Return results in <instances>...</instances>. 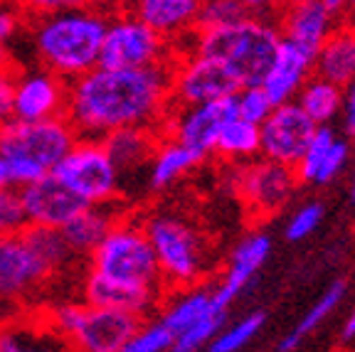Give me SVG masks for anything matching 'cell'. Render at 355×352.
<instances>
[{
	"label": "cell",
	"mask_w": 355,
	"mask_h": 352,
	"mask_svg": "<svg viewBox=\"0 0 355 352\" xmlns=\"http://www.w3.org/2000/svg\"><path fill=\"white\" fill-rule=\"evenodd\" d=\"M282 0H242V6L247 8L250 15H264L269 17V12H277Z\"/></svg>",
	"instance_id": "cell-45"
},
{
	"label": "cell",
	"mask_w": 355,
	"mask_h": 352,
	"mask_svg": "<svg viewBox=\"0 0 355 352\" xmlns=\"http://www.w3.org/2000/svg\"><path fill=\"white\" fill-rule=\"evenodd\" d=\"M17 33H20V17H17V12L8 6H0V55L15 39Z\"/></svg>",
	"instance_id": "cell-43"
},
{
	"label": "cell",
	"mask_w": 355,
	"mask_h": 352,
	"mask_svg": "<svg viewBox=\"0 0 355 352\" xmlns=\"http://www.w3.org/2000/svg\"><path fill=\"white\" fill-rule=\"evenodd\" d=\"M3 187H15V185H12V175H10L8 160L0 155V190H3Z\"/></svg>",
	"instance_id": "cell-47"
},
{
	"label": "cell",
	"mask_w": 355,
	"mask_h": 352,
	"mask_svg": "<svg viewBox=\"0 0 355 352\" xmlns=\"http://www.w3.org/2000/svg\"><path fill=\"white\" fill-rule=\"evenodd\" d=\"M277 17L282 37L299 44L301 50L313 57L336 28V15L326 10L321 0H282L277 8Z\"/></svg>",
	"instance_id": "cell-17"
},
{
	"label": "cell",
	"mask_w": 355,
	"mask_h": 352,
	"mask_svg": "<svg viewBox=\"0 0 355 352\" xmlns=\"http://www.w3.org/2000/svg\"><path fill=\"white\" fill-rule=\"evenodd\" d=\"M348 160H350V143L345 138H336L331 150H328L326 160L321 163V170H318L313 185H328V182H333L343 173V168L348 166Z\"/></svg>",
	"instance_id": "cell-40"
},
{
	"label": "cell",
	"mask_w": 355,
	"mask_h": 352,
	"mask_svg": "<svg viewBox=\"0 0 355 352\" xmlns=\"http://www.w3.org/2000/svg\"><path fill=\"white\" fill-rule=\"evenodd\" d=\"M121 217L123 212L119 207V200L104 204H87L69 225L62 227V237L74 256H84V254L94 252L96 244L106 237V231Z\"/></svg>",
	"instance_id": "cell-24"
},
{
	"label": "cell",
	"mask_w": 355,
	"mask_h": 352,
	"mask_svg": "<svg viewBox=\"0 0 355 352\" xmlns=\"http://www.w3.org/2000/svg\"><path fill=\"white\" fill-rule=\"evenodd\" d=\"M222 323H225V313H212L207 318H202L200 323H195L188 331L178 333L173 337L168 352H198L202 347H207V342L222 331Z\"/></svg>",
	"instance_id": "cell-34"
},
{
	"label": "cell",
	"mask_w": 355,
	"mask_h": 352,
	"mask_svg": "<svg viewBox=\"0 0 355 352\" xmlns=\"http://www.w3.org/2000/svg\"><path fill=\"white\" fill-rule=\"evenodd\" d=\"M146 237L153 247L163 283L175 288L193 286L205 271V242L188 220L178 215H153L144 222Z\"/></svg>",
	"instance_id": "cell-7"
},
{
	"label": "cell",
	"mask_w": 355,
	"mask_h": 352,
	"mask_svg": "<svg viewBox=\"0 0 355 352\" xmlns=\"http://www.w3.org/2000/svg\"><path fill=\"white\" fill-rule=\"evenodd\" d=\"M212 153L222 158H252L259 153V126L250 121H242L239 116H232L222 123L220 133L215 138Z\"/></svg>",
	"instance_id": "cell-29"
},
{
	"label": "cell",
	"mask_w": 355,
	"mask_h": 352,
	"mask_svg": "<svg viewBox=\"0 0 355 352\" xmlns=\"http://www.w3.org/2000/svg\"><path fill=\"white\" fill-rule=\"evenodd\" d=\"M67 87H69V82L47 72L42 67L17 72L12 118H17V121H44V118L64 116Z\"/></svg>",
	"instance_id": "cell-16"
},
{
	"label": "cell",
	"mask_w": 355,
	"mask_h": 352,
	"mask_svg": "<svg viewBox=\"0 0 355 352\" xmlns=\"http://www.w3.org/2000/svg\"><path fill=\"white\" fill-rule=\"evenodd\" d=\"M340 111H343L345 131L353 136L355 133V79L343 87V106H340Z\"/></svg>",
	"instance_id": "cell-44"
},
{
	"label": "cell",
	"mask_w": 355,
	"mask_h": 352,
	"mask_svg": "<svg viewBox=\"0 0 355 352\" xmlns=\"http://www.w3.org/2000/svg\"><path fill=\"white\" fill-rule=\"evenodd\" d=\"M343 15H348L350 22H355V0H348V3H345V12H343Z\"/></svg>",
	"instance_id": "cell-50"
},
{
	"label": "cell",
	"mask_w": 355,
	"mask_h": 352,
	"mask_svg": "<svg viewBox=\"0 0 355 352\" xmlns=\"http://www.w3.org/2000/svg\"><path fill=\"white\" fill-rule=\"evenodd\" d=\"M89 271L121 286L163 291L161 269L146 237L144 222L121 217L89 254Z\"/></svg>",
	"instance_id": "cell-5"
},
{
	"label": "cell",
	"mask_w": 355,
	"mask_h": 352,
	"mask_svg": "<svg viewBox=\"0 0 355 352\" xmlns=\"http://www.w3.org/2000/svg\"><path fill=\"white\" fill-rule=\"evenodd\" d=\"M94 3H99V8H121L131 0H94Z\"/></svg>",
	"instance_id": "cell-49"
},
{
	"label": "cell",
	"mask_w": 355,
	"mask_h": 352,
	"mask_svg": "<svg viewBox=\"0 0 355 352\" xmlns=\"http://www.w3.org/2000/svg\"><path fill=\"white\" fill-rule=\"evenodd\" d=\"M336 131H333L331 126H316V131H313V138L309 141V146H306L304 155H301L299 166L294 168L296 170V177H299V182H316V175L318 170H321V163L326 160L328 150H331L333 141H336Z\"/></svg>",
	"instance_id": "cell-33"
},
{
	"label": "cell",
	"mask_w": 355,
	"mask_h": 352,
	"mask_svg": "<svg viewBox=\"0 0 355 352\" xmlns=\"http://www.w3.org/2000/svg\"><path fill=\"white\" fill-rule=\"evenodd\" d=\"M17 72L20 69L0 55V128L12 121V96H15Z\"/></svg>",
	"instance_id": "cell-41"
},
{
	"label": "cell",
	"mask_w": 355,
	"mask_h": 352,
	"mask_svg": "<svg viewBox=\"0 0 355 352\" xmlns=\"http://www.w3.org/2000/svg\"><path fill=\"white\" fill-rule=\"evenodd\" d=\"M343 296H345V283H343V281H336V283H331V288H328V291L323 293L316 303H313V308H311L309 313L299 320V325H296L294 331L288 333L286 337H282V342L277 345V352H294L296 347L301 345V340L309 335V333L316 331L318 325H321L323 320L333 313V310L338 308V303L343 301Z\"/></svg>",
	"instance_id": "cell-30"
},
{
	"label": "cell",
	"mask_w": 355,
	"mask_h": 352,
	"mask_svg": "<svg viewBox=\"0 0 355 352\" xmlns=\"http://www.w3.org/2000/svg\"><path fill=\"white\" fill-rule=\"evenodd\" d=\"M299 182L296 170L274 160H254L239 168L234 185L244 202L259 215H272L286 204Z\"/></svg>",
	"instance_id": "cell-14"
},
{
	"label": "cell",
	"mask_w": 355,
	"mask_h": 352,
	"mask_svg": "<svg viewBox=\"0 0 355 352\" xmlns=\"http://www.w3.org/2000/svg\"><path fill=\"white\" fill-rule=\"evenodd\" d=\"M77 138L64 116L44 121H8L0 128V155L10 166L12 185L25 187L52 173Z\"/></svg>",
	"instance_id": "cell-4"
},
{
	"label": "cell",
	"mask_w": 355,
	"mask_h": 352,
	"mask_svg": "<svg viewBox=\"0 0 355 352\" xmlns=\"http://www.w3.org/2000/svg\"><path fill=\"white\" fill-rule=\"evenodd\" d=\"M353 138H355V133H353Z\"/></svg>",
	"instance_id": "cell-53"
},
{
	"label": "cell",
	"mask_w": 355,
	"mask_h": 352,
	"mask_svg": "<svg viewBox=\"0 0 355 352\" xmlns=\"http://www.w3.org/2000/svg\"><path fill=\"white\" fill-rule=\"evenodd\" d=\"M316 123L301 111L296 101L279 104L259 123V153L266 160L296 168L306 146L313 138Z\"/></svg>",
	"instance_id": "cell-12"
},
{
	"label": "cell",
	"mask_w": 355,
	"mask_h": 352,
	"mask_svg": "<svg viewBox=\"0 0 355 352\" xmlns=\"http://www.w3.org/2000/svg\"><path fill=\"white\" fill-rule=\"evenodd\" d=\"M47 323L64 337L72 352H121L144 325V318L128 310L67 301L50 310Z\"/></svg>",
	"instance_id": "cell-6"
},
{
	"label": "cell",
	"mask_w": 355,
	"mask_h": 352,
	"mask_svg": "<svg viewBox=\"0 0 355 352\" xmlns=\"http://www.w3.org/2000/svg\"><path fill=\"white\" fill-rule=\"evenodd\" d=\"M15 3L20 10L30 12L33 17H40V15H52V12L92 6L94 0H15Z\"/></svg>",
	"instance_id": "cell-42"
},
{
	"label": "cell",
	"mask_w": 355,
	"mask_h": 352,
	"mask_svg": "<svg viewBox=\"0 0 355 352\" xmlns=\"http://www.w3.org/2000/svg\"><path fill=\"white\" fill-rule=\"evenodd\" d=\"M55 271L40 259L22 234L0 237V301H22L33 296Z\"/></svg>",
	"instance_id": "cell-13"
},
{
	"label": "cell",
	"mask_w": 355,
	"mask_h": 352,
	"mask_svg": "<svg viewBox=\"0 0 355 352\" xmlns=\"http://www.w3.org/2000/svg\"><path fill=\"white\" fill-rule=\"evenodd\" d=\"M0 352H72L67 340L47 320L37 323H0Z\"/></svg>",
	"instance_id": "cell-25"
},
{
	"label": "cell",
	"mask_w": 355,
	"mask_h": 352,
	"mask_svg": "<svg viewBox=\"0 0 355 352\" xmlns=\"http://www.w3.org/2000/svg\"><path fill=\"white\" fill-rule=\"evenodd\" d=\"M202 155L195 150L185 148V146L175 143L171 138H166V143H158L153 158L148 163V185L153 190H166L173 182H178L183 175H188L195 166L202 163Z\"/></svg>",
	"instance_id": "cell-26"
},
{
	"label": "cell",
	"mask_w": 355,
	"mask_h": 352,
	"mask_svg": "<svg viewBox=\"0 0 355 352\" xmlns=\"http://www.w3.org/2000/svg\"><path fill=\"white\" fill-rule=\"evenodd\" d=\"M171 42L141 22L133 12H116L109 17L101 42L99 64L116 69H139L168 62Z\"/></svg>",
	"instance_id": "cell-9"
},
{
	"label": "cell",
	"mask_w": 355,
	"mask_h": 352,
	"mask_svg": "<svg viewBox=\"0 0 355 352\" xmlns=\"http://www.w3.org/2000/svg\"><path fill=\"white\" fill-rule=\"evenodd\" d=\"M0 306H3V301H0Z\"/></svg>",
	"instance_id": "cell-52"
},
{
	"label": "cell",
	"mask_w": 355,
	"mask_h": 352,
	"mask_svg": "<svg viewBox=\"0 0 355 352\" xmlns=\"http://www.w3.org/2000/svg\"><path fill=\"white\" fill-rule=\"evenodd\" d=\"M106 22L109 15L94 6L40 15L28 30L30 50L42 69L72 82L99 64Z\"/></svg>",
	"instance_id": "cell-2"
},
{
	"label": "cell",
	"mask_w": 355,
	"mask_h": 352,
	"mask_svg": "<svg viewBox=\"0 0 355 352\" xmlns=\"http://www.w3.org/2000/svg\"><path fill=\"white\" fill-rule=\"evenodd\" d=\"M234 104H237V116L242 121H250L254 126H259L266 116L272 114L274 104L269 101L266 91L261 89V84L254 87H242L234 94Z\"/></svg>",
	"instance_id": "cell-36"
},
{
	"label": "cell",
	"mask_w": 355,
	"mask_h": 352,
	"mask_svg": "<svg viewBox=\"0 0 355 352\" xmlns=\"http://www.w3.org/2000/svg\"><path fill=\"white\" fill-rule=\"evenodd\" d=\"M20 234L25 237V242L35 249V254H37L40 259L50 266L55 274L60 269H64L67 261L74 256L72 249L67 247L64 237H62V229H50V227H30L28 225Z\"/></svg>",
	"instance_id": "cell-31"
},
{
	"label": "cell",
	"mask_w": 355,
	"mask_h": 352,
	"mask_svg": "<svg viewBox=\"0 0 355 352\" xmlns=\"http://www.w3.org/2000/svg\"><path fill=\"white\" fill-rule=\"evenodd\" d=\"M28 227L25 209H22L20 187H3L0 190V237L20 234Z\"/></svg>",
	"instance_id": "cell-37"
},
{
	"label": "cell",
	"mask_w": 355,
	"mask_h": 352,
	"mask_svg": "<svg viewBox=\"0 0 355 352\" xmlns=\"http://www.w3.org/2000/svg\"><path fill=\"white\" fill-rule=\"evenodd\" d=\"M269 254H272V237L261 234V231L250 234V237L242 239L234 247L232 256H230L227 274H225L220 286L212 291V306H215V310L227 313L230 303L254 281L257 271L266 264Z\"/></svg>",
	"instance_id": "cell-18"
},
{
	"label": "cell",
	"mask_w": 355,
	"mask_h": 352,
	"mask_svg": "<svg viewBox=\"0 0 355 352\" xmlns=\"http://www.w3.org/2000/svg\"><path fill=\"white\" fill-rule=\"evenodd\" d=\"M355 337V308L350 310V315L345 318L343 323V331H340V340L343 342H350Z\"/></svg>",
	"instance_id": "cell-46"
},
{
	"label": "cell",
	"mask_w": 355,
	"mask_h": 352,
	"mask_svg": "<svg viewBox=\"0 0 355 352\" xmlns=\"http://www.w3.org/2000/svg\"><path fill=\"white\" fill-rule=\"evenodd\" d=\"M212 313H222V310H215V306H212V291H207V288H195V291L180 293V296L163 310L158 320L166 325L173 335H178V333L188 331V328H193L195 323H200V320Z\"/></svg>",
	"instance_id": "cell-28"
},
{
	"label": "cell",
	"mask_w": 355,
	"mask_h": 352,
	"mask_svg": "<svg viewBox=\"0 0 355 352\" xmlns=\"http://www.w3.org/2000/svg\"><path fill=\"white\" fill-rule=\"evenodd\" d=\"M173 337L175 335L168 331L166 325L161 320H155V323L141 325L136 335L123 345L121 352H168Z\"/></svg>",
	"instance_id": "cell-38"
},
{
	"label": "cell",
	"mask_w": 355,
	"mask_h": 352,
	"mask_svg": "<svg viewBox=\"0 0 355 352\" xmlns=\"http://www.w3.org/2000/svg\"><path fill=\"white\" fill-rule=\"evenodd\" d=\"M294 101L316 126H326L328 121H333L340 114L343 89L338 84H331L326 79L316 77V74H311L304 82V87L299 89Z\"/></svg>",
	"instance_id": "cell-27"
},
{
	"label": "cell",
	"mask_w": 355,
	"mask_h": 352,
	"mask_svg": "<svg viewBox=\"0 0 355 352\" xmlns=\"http://www.w3.org/2000/svg\"><path fill=\"white\" fill-rule=\"evenodd\" d=\"M190 37L193 44L188 52L220 62L234 77L239 89L261 84L282 44L279 28L264 15H247L220 28L195 30Z\"/></svg>",
	"instance_id": "cell-3"
},
{
	"label": "cell",
	"mask_w": 355,
	"mask_h": 352,
	"mask_svg": "<svg viewBox=\"0 0 355 352\" xmlns=\"http://www.w3.org/2000/svg\"><path fill=\"white\" fill-rule=\"evenodd\" d=\"M323 215H326V209H323L321 202H309L299 207L291 215V220L286 222V239L288 242H301L309 234H313L321 225Z\"/></svg>",
	"instance_id": "cell-39"
},
{
	"label": "cell",
	"mask_w": 355,
	"mask_h": 352,
	"mask_svg": "<svg viewBox=\"0 0 355 352\" xmlns=\"http://www.w3.org/2000/svg\"><path fill=\"white\" fill-rule=\"evenodd\" d=\"M99 141L104 143L111 163L116 168L119 180H123L136 173L148 170V163L158 143L163 141V133L150 126H128L106 133Z\"/></svg>",
	"instance_id": "cell-19"
},
{
	"label": "cell",
	"mask_w": 355,
	"mask_h": 352,
	"mask_svg": "<svg viewBox=\"0 0 355 352\" xmlns=\"http://www.w3.org/2000/svg\"><path fill=\"white\" fill-rule=\"evenodd\" d=\"M323 6H326V10L331 12V15H343L345 12V3H348V0H321Z\"/></svg>",
	"instance_id": "cell-48"
},
{
	"label": "cell",
	"mask_w": 355,
	"mask_h": 352,
	"mask_svg": "<svg viewBox=\"0 0 355 352\" xmlns=\"http://www.w3.org/2000/svg\"><path fill=\"white\" fill-rule=\"evenodd\" d=\"M202 0H131V12L168 42L190 37L198 30Z\"/></svg>",
	"instance_id": "cell-21"
},
{
	"label": "cell",
	"mask_w": 355,
	"mask_h": 352,
	"mask_svg": "<svg viewBox=\"0 0 355 352\" xmlns=\"http://www.w3.org/2000/svg\"><path fill=\"white\" fill-rule=\"evenodd\" d=\"M247 15L250 12L242 6V0H202L198 15V30L230 25V22H237Z\"/></svg>",
	"instance_id": "cell-35"
},
{
	"label": "cell",
	"mask_w": 355,
	"mask_h": 352,
	"mask_svg": "<svg viewBox=\"0 0 355 352\" xmlns=\"http://www.w3.org/2000/svg\"><path fill=\"white\" fill-rule=\"evenodd\" d=\"M232 116H237L234 94L225 96V99L207 101V104L171 106L158 131L166 133V138H171L175 143L207 158L212 153V146H215V138L220 133L222 123Z\"/></svg>",
	"instance_id": "cell-11"
},
{
	"label": "cell",
	"mask_w": 355,
	"mask_h": 352,
	"mask_svg": "<svg viewBox=\"0 0 355 352\" xmlns=\"http://www.w3.org/2000/svg\"><path fill=\"white\" fill-rule=\"evenodd\" d=\"M52 173L89 204L114 202L121 193L116 168L96 138H77Z\"/></svg>",
	"instance_id": "cell-8"
},
{
	"label": "cell",
	"mask_w": 355,
	"mask_h": 352,
	"mask_svg": "<svg viewBox=\"0 0 355 352\" xmlns=\"http://www.w3.org/2000/svg\"><path fill=\"white\" fill-rule=\"evenodd\" d=\"M350 195H353V200H355V175H353V185H350Z\"/></svg>",
	"instance_id": "cell-51"
},
{
	"label": "cell",
	"mask_w": 355,
	"mask_h": 352,
	"mask_svg": "<svg viewBox=\"0 0 355 352\" xmlns=\"http://www.w3.org/2000/svg\"><path fill=\"white\" fill-rule=\"evenodd\" d=\"M20 197L28 225L50 229H62L69 225L89 204L77 193H72L55 173H47L40 180L20 187Z\"/></svg>",
	"instance_id": "cell-15"
},
{
	"label": "cell",
	"mask_w": 355,
	"mask_h": 352,
	"mask_svg": "<svg viewBox=\"0 0 355 352\" xmlns=\"http://www.w3.org/2000/svg\"><path fill=\"white\" fill-rule=\"evenodd\" d=\"M313 74L340 89L355 79V22H343L331 30L313 57Z\"/></svg>",
	"instance_id": "cell-23"
},
{
	"label": "cell",
	"mask_w": 355,
	"mask_h": 352,
	"mask_svg": "<svg viewBox=\"0 0 355 352\" xmlns=\"http://www.w3.org/2000/svg\"><path fill=\"white\" fill-rule=\"evenodd\" d=\"M161 296L163 291H158V288L121 286V283H114V281L94 274V271H89L82 283V298L87 306L128 310V313H136L141 318H146V315L158 308Z\"/></svg>",
	"instance_id": "cell-22"
},
{
	"label": "cell",
	"mask_w": 355,
	"mask_h": 352,
	"mask_svg": "<svg viewBox=\"0 0 355 352\" xmlns=\"http://www.w3.org/2000/svg\"><path fill=\"white\" fill-rule=\"evenodd\" d=\"M311 74H313V55L282 37L277 57H274L266 77L261 79V89L274 106L288 104L296 99L299 89L304 87V82Z\"/></svg>",
	"instance_id": "cell-20"
},
{
	"label": "cell",
	"mask_w": 355,
	"mask_h": 352,
	"mask_svg": "<svg viewBox=\"0 0 355 352\" xmlns=\"http://www.w3.org/2000/svg\"><path fill=\"white\" fill-rule=\"evenodd\" d=\"M171 64L139 69L96 64L69 82L64 118L79 138L96 141L116 128H158L171 109Z\"/></svg>",
	"instance_id": "cell-1"
},
{
	"label": "cell",
	"mask_w": 355,
	"mask_h": 352,
	"mask_svg": "<svg viewBox=\"0 0 355 352\" xmlns=\"http://www.w3.org/2000/svg\"><path fill=\"white\" fill-rule=\"evenodd\" d=\"M266 313L264 310H254L247 318H242L239 323H234L227 331L217 333L210 342H207L205 352H239L244 345H250L257 337V333L264 328Z\"/></svg>",
	"instance_id": "cell-32"
},
{
	"label": "cell",
	"mask_w": 355,
	"mask_h": 352,
	"mask_svg": "<svg viewBox=\"0 0 355 352\" xmlns=\"http://www.w3.org/2000/svg\"><path fill=\"white\" fill-rule=\"evenodd\" d=\"M239 91L232 74L198 52H185L171 64V106H195L225 99Z\"/></svg>",
	"instance_id": "cell-10"
}]
</instances>
